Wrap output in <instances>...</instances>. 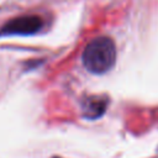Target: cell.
Masks as SVG:
<instances>
[{
  "mask_svg": "<svg viewBox=\"0 0 158 158\" xmlns=\"http://www.w3.org/2000/svg\"><path fill=\"white\" fill-rule=\"evenodd\" d=\"M107 106V99L101 96H89L83 102V115L85 118L95 120L104 115Z\"/></svg>",
  "mask_w": 158,
  "mask_h": 158,
  "instance_id": "3957f363",
  "label": "cell"
},
{
  "mask_svg": "<svg viewBox=\"0 0 158 158\" xmlns=\"http://www.w3.org/2000/svg\"><path fill=\"white\" fill-rule=\"evenodd\" d=\"M42 26L43 21L40 16H19L10 20L1 27L0 36H30L37 33L42 28Z\"/></svg>",
  "mask_w": 158,
  "mask_h": 158,
  "instance_id": "7a4b0ae2",
  "label": "cell"
},
{
  "mask_svg": "<svg viewBox=\"0 0 158 158\" xmlns=\"http://www.w3.org/2000/svg\"><path fill=\"white\" fill-rule=\"evenodd\" d=\"M81 60L85 69L93 74L109 72L116 62V46L114 41L105 36L91 40L83 51Z\"/></svg>",
  "mask_w": 158,
  "mask_h": 158,
  "instance_id": "6da1fadb",
  "label": "cell"
}]
</instances>
